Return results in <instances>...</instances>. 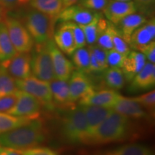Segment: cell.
I'll list each match as a JSON object with an SVG mask.
<instances>
[{"label": "cell", "mask_w": 155, "mask_h": 155, "mask_svg": "<svg viewBox=\"0 0 155 155\" xmlns=\"http://www.w3.org/2000/svg\"><path fill=\"white\" fill-rule=\"evenodd\" d=\"M146 64L144 55L139 51H130L126 56L121 71L124 78L127 81L132 80L133 78L138 73Z\"/></svg>", "instance_id": "d6986e66"}, {"label": "cell", "mask_w": 155, "mask_h": 155, "mask_svg": "<svg viewBox=\"0 0 155 155\" xmlns=\"http://www.w3.org/2000/svg\"><path fill=\"white\" fill-rule=\"evenodd\" d=\"M63 2L64 8L71 7V6L74 5L79 2V0H62Z\"/></svg>", "instance_id": "ee69618b"}, {"label": "cell", "mask_w": 155, "mask_h": 155, "mask_svg": "<svg viewBox=\"0 0 155 155\" xmlns=\"http://www.w3.org/2000/svg\"><path fill=\"white\" fill-rule=\"evenodd\" d=\"M56 19V17L32 8L26 12L21 22L33 39L35 45H42L53 40L54 25Z\"/></svg>", "instance_id": "277c9868"}, {"label": "cell", "mask_w": 155, "mask_h": 155, "mask_svg": "<svg viewBox=\"0 0 155 155\" xmlns=\"http://www.w3.org/2000/svg\"><path fill=\"white\" fill-rule=\"evenodd\" d=\"M61 132L67 143L84 144L88 136V127L86 116L80 105L71 108L63 116Z\"/></svg>", "instance_id": "3957f363"}, {"label": "cell", "mask_w": 155, "mask_h": 155, "mask_svg": "<svg viewBox=\"0 0 155 155\" xmlns=\"http://www.w3.org/2000/svg\"><path fill=\"white\" fill-rule=\"evenodd\" d=\"M121 96L113 89H103L96 91L93 90L79 100L80 105H94L112 108Z\"/></svg>", "instance_id": "5bb4252c"}, {"label": "cell", "mask_w": 155, "mask_h": 155, "mask_svg": "<svg viewBox=\"0 0 155 155\" xmlns=\"http://www.w3.org/2000/svg\"><path fill=\"white\" fill-rule=\"evenodd\" d=\"M72 55V63L75 65L78 71L88 73L90 65V52L88 48L85 47L77 48Z\"/></svg>", "instance_id": "83f0119b"}, {"label": "cell", "mask_w": 155, "mask_h": 155, "mask_svg": "<svg viewBox=\"0 0 155 155\" xmlns=\"http://www.w3.org/2000/svg\"><path fill=\"white\" fill-rule=\"evenodd\" d=\"M53 40L56 46L63 53L71 55L76 49L71 29L66 22H63L59 28L54 32Z\"/></svg>", "instance_id": "ac0fdd59"}, {"label": "cell", "mask_w": 155, "mask_h": 155, "mask_svg": "<svg viewBox=\"0 0 155 155\" xmlns=\"http://www.w3.org/2000/svg\"><path fill=\"white\" fill-rule=\"evenodd\" d=\"M109 0H79V5L96 12L104 10Z\"/></svg>", "instance_id": "8d00e7d4"}, {"label": "cell", "mask_w": 155, "mask_h": 155, "mask_svg": "<svg viewBox=\"0 0 155 155\" xmlns=\"http://www.w3.org/2000/svg\"><path fill=\"white\" fill-rule=\"evenodd\" d=\"M47 139V129L43 122L36 118L28 124L0 134V146L21 150L40 146Z\"/></svg>", "instance_id": "6da1fadb"}, {"label": "cell", "mask_w": 155, "mask_h": 155, "mask_svg": "<svg viewBox=\"0 0 155 155\" xmlns=\"http://www.w3.org/2000/svg\"><path fill=\"white\" fill-rule=\"evenodd\" d=\"M3 22L17 53H30L35 42L22 22L15 17L7 16V15Z\"/></svg>", "instance_id": "5b68a950"}, {"label": "cell", "mask_w": 155, "mask_h": 155, "mask_svg": "<svg viewBox=\"0 0 155 155\" xmlns=\"http://www.w3.org/2000/svg\"><path fill=\"white\" fill-rule=\"evenodd\" d=\"M30 6L31 8L57 19L65 9L62 0H30Z\"/></svg>", "instance_id": "7402d4cb"}, {"label": "cell", "mask_w": 155, "mask_h": 155, "mask_svg": "<svg viewBox=\"0 0 155 155\" xmlns=\"http://www.w3.org/2000/svg\"><path fill=\"white\" fill-rule=\"evenodd\" d=\"M47 48L51 58L55 78L68 81L74 69L73 64L67 59L63 52L56 46L53 40H50L47 42Z\"/></svg>", "instance_id": "9c48e42d"}, {"label": "cell", "mask_w": 155, "mask_h": 155, "mask_svg": "<svg viewBox=\"0 0 155 155\" xmlns=\"http://www.w3.org/2000/svg\"><path fill=\"white\" fill-rule=\"evenodd\" d=\"M154 40V39L151 35L144 24L137 28L131 35L129 45L137 51L141 52L143 48Z\"/></svg>", "instance_id": "484cf974"}, {"label": "cell", "mask_w": 155, "mask_h": 155, "mask_svg": "<svg viewBox=\"0 0 155 155\" xmlns=\"http://www.w3.org/2000/svg\"><path fill=\"white\" fill-rule=\"evenodd\" d=\"M89 51L91 55L95 58L96 61L99 66L100 71H104V70L108 67L106 62V51L105 50L102 49L101 48L98 47V45H92L88 48Z\"/></svg>", "instance_id": "d6a6232c"}, {"label": "cell", "mask_w": 155, "mask_h": 155, "mask_svg": "<svg viewBox=\"0 0 155 155\" xmlns=\"http://www.w3.org/2000/svg\"><path fill=\"white\" fill-rule=\"evenodd\" d=\"M17 98L14 106L7 112L11 115L35 119L40 115L42 104L40 101L28 93L18 90Z\"/></svg>", "instance_id": "ba28073f"}, {"label": "cell", "mask_w": 155, "mask_h": 155, "mask_svg": "<svg viewBox=\"0 0 155 155\" xmlns=\"http://www.w3.org/2000/svg\"><path fill=\"white\" fill-rule=\"evenodd\" d=\"M31 57L32 76L48 83L55 78L47 43L35 45V49Z\"/></svg>", "instance_id": "52a82bcc"}, {"label": "cell", "mask_w": 155, "mask_h": 155, "mask_svg": "<svg viewBox=\"0 0 155 155\" xmlns=\"http://www.w3.org/2000/svg\"><path fill=\"white\" fill-rule=\"evenodd\" d=\"M103 79L106 86L110 89L120 90L124 86L125 78L119 68H107L104 71Z\"/></svg>", "instance_id": "d4e9b609"}, {"label": "cell", "mask_w": 155, "mask_h": 155, "mask_svg": "<svg viewBox=\"0 0 155 155\" xmlns=\"http://www.w3.org/2000/svg\"><path fill=\"white\" fill-rule=\"evenodd\" d=\"M30 0H0V5L7 11L22 7L30 2Z\"/></svg>", "instance_id": "f35d334b"}, {"label": "cell", "mask_w": 155, "mask_h": 155, "mask_svg": "<svg viewBox=\"0 0 155 155\" xmlns=\"http://www.w3.org/2000/svg\"><path fill=\"white\" fill-rule=\"evenodd\" d=\"M30 53H17L15 56L0 63L15 79H24L32 75Z\"/></svg>", "instance_id": "30bf717a"}, {"label": "cell", "mask_w": 155, "mask_h": 155, "mask_svg": "<svg viewBox=\"0 0 155 155\" xmlns=\"http://www.w3.org/2000/svg\"><path fill=\"white\" fill-rule=\"evenodd\" d=\"M99 17V18H100ZM99 18L95 19L91 23L85 25H80L82 28L86 37V43L92 45L96 42L97 38H98V33H99V23L98 19Z\"/></svg>", "instance_id": "1f68e13d"}, {"label": "cell", "mask_w": 155, "mask_h": 155, "mask_svg": "<svg viewBox=\"0 0 155 155\" xmlns=\"http://www.w3.org/2000/svg\"><path fill=\"white\" fill-rule=\"evenodd\" d=\"M136 101L139 103L142 106L147 113L151 116L154 115L155 112V91L154 90L150 91L146 94L133 98Z\"/></svg>", "instance_id": "4dcf8cb0"}, {"label": "cell", "mask_w": 155, "mask_h": 155, "mask_svg": "<svg viewBox=\"0 0 155 155\" xmlns=\"http://www.w3.org/2000/svg\"><path fill=\"white\" fill-rule=\"evenodd\" d=\"M147 21V19L145 15L135 12L127 15L116 25L119 28L117 29L123 36L124 39L129 45L131 35L133 32L141 25L145 24Z\"/></svg>", "instance_id": "ffe728a7"}, {"label": "cell", "mask_w": 155, "mask_h": 155, "mask_svg": "<svg viewBox=\"0 0 155 155\" xmlns=\"http://www.w3.org/2000/svg\"><path fill=\"white\" fill-rule=\"evenodd\" d=\"M15 83L18 90L32 95L40 101L42 106H46L49 109L54 108L55 104L48 82L31 75L24 79H15Z\"/></svg>", "instance_id": "8992f818"}, {"label": "cell", "mask_w": 155, "mask_h": 155, "mask_svg": "<svg viewBox=\"0 0 155 155\" xmlns=\"http://www.w3.org/2000/svg\"><path fill=\"white\" fill-rule=\"evenodd\" d=\"M68 80L70 101L71 104H74L94 90L90 78L86 73L82 71H73Z\"/></svg>", "instance_id": "7c38bea8"}, {"label": "cell", "mask_w": 155, "mask_h": 155, "mask_svg": "<svg viewBox=\"0 0 155 155\" xmlns=\"http://www.w3.org/2000/svg\"><path fill=\"white\" fill-rule=\"evenodd\" d=\"M145 27L147 29V30L149 31L151 35L153 38L154 39L155 38V20L154 18L153 17L149 21H147V22L144 24Z\"/></svg>", "instance_id": "b9f144b4"}, {"label": "cell", "mask_w": 155, "mask_h": 155, "mask_svg": "<svg viewBox=\"0 0 155 155\" xmlns=\"http://www.w3.org/2000/svg\"><path fill=\"white\" fill-rule=\"evenodd\" d=\"M54 104L67 106L72 104L70 101L68 81L55 78L49 82Z\"/></svg>", "instance_id": "44dd1931"}, {"label": "cell", "mask_w": 155, "mask_h": 155, "mask_svg": "<svg viewBox=\"0 0 155 155\" xmlns=\"http://www.w3.org/2000/svg\"><path fill=\"white\" fill-rule=\"evenodd\" d=\"M132 130L130 119L118 112H111L86 139L85 145H102L123 141Z\"/></svg>", "instance_id": "7a4b0ae2"}, {"label": "cell", "mask_w": 155, "mask_h": 155, "mask_svg": "<svg viewBox=\"0 0 155 155\" xmlns=\"http://www.w3.org/2000/svg\"><path fill=\"white\" fill-rule=\"evenodd\" d=\"M109 28L111 35L112 42H113V48L117 50L119 53L124 54L125 55H127L129 53V52L131 51L130 48L129 47V44L126 42V40L124 39L123 36L120 33L117 28L114 26V25L110 22Z\"/></svg>", "instance_id": "f546056e"}, {"label": "cell", "mask_w": 155, "mask_h": 155, "mask_svg": "<svg viewBox=\"0 0 155 155\" xmlns=\"http://www.w3.org/2000/svg\"><path fill=\"white\" fill-rule=\"evenodd\" d=\"M0 155H21L15 150L0 146Z\"/></svg>", "instance_id": "7bdbcfd3"}, {"label": "cell", "mask_w": 155, "mask_h": 155, "mask_svg": "<svg viewBox=\"0 0 155 155\" xmlns=\"http://www.w3.org/2000/svg\"><path fill=\"white\" fill-rule=\"evenodd\" d=\"M18 91L15 79L7 73L6 69L0 64V98L14 94Z\"/></svg>", "instance_id": "f1b7e54d"}, {"label": "cell", "mask_w": 155, "mask_h": 155, "mask_svg": "<svg viewBox=\"0 0 155 155\" xmlns=\"http://www.w3.org/2000/svg\"><path fill=\"white\" fill-rule=\"evenodd\" d=\"M112 109L129 119H147L150 115L133 98H128L121 95L113 106Z\"/></svg>", "instance_id": "2e32d148"}, {"label": "cell", "mask_w": 155, "mask_h": 155, "mask_svg": "<svg viewBox=\"0 0 155 155\" xmlns=\"http://www.w3.org/2000/svg\"><path fill=\"white\" fill-rule=\"evenodd\" d=\"M16 151L21 155H58V152L52 149L39 146Z\"/></svg>", "instance_id": "d590c367"}, {"label": "cell", "mask_w": 155, "mask_h": 155, "mask_svg": "<svg viewBox=\"0 0 155 155\" xmlns=\"http://www.w3.org/2000/svg\"><path fill=\"white\" fill-rule=\"evenodd\" d=\"M155 0H134L136 7H137V10L141 7L142 11H149L152 9V7H154Z\"/></svg>", "instance_id": "60d3db41"}, {"label": "cell", "mask_w": 155, "mask_h": 155, "mask_svg": "<svg viewBox=\"0 0 155 155\" xmlns=\"http://www.w3.org/2000/svg\"><path fill=\"white\" fill-rule=\"evenodd\" d=\"M129 86L131 93L148 91L155 85V65L154 63H146L143 68L133 78Z\"/></svg>", "instance_id": "9a60e30c"}, {"label": "cell", "mask_w": 155, "mask_h": 155, "mask_svg": "<svg viewBox=\"0 0 155 155\" xmlns=\"http://www.w3.org/2000/svg\"><path fill=\"white\" fill-rule=\"evenodd\" d=\"M32 119H34L19 117L7 113L0 112V134L5 133L19 126L28 124Z\"/></svg>", "instance_id": "4316f807"}, {"label": "cell", "mask_w": 155, "mask_h": 155, "mask_svg": "<svg viewBox=\"0 0 155 155\" xmlns=\"http://www.w3.org/2000/svg\"><path fill=\"white\" fill-rule=\"evenodd\" d=\"M102 155H154L148 147L141 144H128L106 151Z\"/></svg>", "instance_id": "603a6c76"}, {"label": "cell", "mask_w": 155, "mask_h": 155, "mask_svg": "<svg viewBox=\"0 0 155 155\" xmlns=\"http://www.w3.org/2000/svg\"><path fill=\"white\" fill-rule=\"evenodd\" d=\"M80 105V104H79ZM82 108L88 127V136L113 111L111 108L94 105H80ZM88 138V137H87ZM86 142V141H85ZM85 144V143H84Z\"/></svg>", "instance_id": "e0dca14e"}, {"label": "cell", "mask_w": 155, "mask_h": 155, "mask_svg": "<svg viewBox=\"0 0 155 155\" xmlns=\"http://www.w3.org/2000/svg\"><path fill=\"white\" fill-rule=\"evenodd\" d=\"M17 92L0 98V112L7 113L14 106L17 98Z\"/></svg>", "instance_id": "74e56055"}, {"label": "cell", "mask_w": 155, "mask_h": 155, "mask_svg": "<svg viewBox=\"0 0 155 155\" xmlns=\"http://www.w3.org/2000/svg\"><path fill=\"white\" fill-rule=\"evenodd\" d=\"M17 53L5 24L3 21H0V63L9 60Z\"/></svg>", "instance_id": "cb8c5ba5"}, {"label": "cell", "mask_w": 155, "mask_h": 155, "mask_svg": "<svg viewBox=\"0 0 155 155\" xmlns=\"http://www.w3.org/2000/svg\"><path fill=\"white\" fill-rule=\"evenodd\" d=\"M141 53H143L145 56V58H147L149 62L154 63H155V42L152 41L150 44H148L146 47L143 48V50L141 51Z\"/></svg>", "instance_id": "ab89813d"}, {"label": "cell", "mask_w": 155, "mask_h": 155, "mask_svg": "<svg viewBox=\"0 0 155 155\" xmlns=\"http://www.w3.org/2000/svg\"><path fill=\"white\" fill-rule=\"evenodd\" d=\"M98 12L87 9L83 6L75 5L66 7L58 15V19L63 22H71L79 25H85L99 18Z\"/></svg>", "instance_id": "8fae6325"}, {"label": "cell", "mask_w": 155, "mask_h": 155, "mask_svg": "<svg viewBox=\"0 0 155 155\" xmlns=\"http://www.w3.org/2000/svg\"><path fill=\"white\" fill-rule=\"evenodd\" d=\"M137 8L134 1L119 2L109 0L103 10L108 22L116 25L127 15L137 12Z\"/></svg>", "instance_id": "4fadbf2b"}, {"label": "cell", "mask_w": 155, "mask_h": 155, "mask_svg": "<svg viewBox=\"0 0 155 155\" xmlns=\"http://www.w3.org/2000/svg\"><path fill=\"white\" fill-rule=\"evenodd\" d=\"M7 9L5 8H4V7L0 5V21H3L4 19H5V17L7 16Z\"/></svg>", "instance_id": "f6af8a7d"}, {"label": "cell", "mask_w": 155, "mask_h": 155, "mask_svg": "<svg viewBox=\"0 0 155 155\" xmlns=\"http://www.w3.org/2000/svg\"><path fill=\"white\" fill-rule=\"evenodd\" d=\"M125 55L122 54L114 48L106 51V62L108 66L121 68L126 58Z\"/></svg>", "instance_id": "836d02e7"}, {"label": "cell", "mask_w": 155, "mask_h": 155, "mask_svg": "<svg viewBox=\"0 0 155 155\" xmlns=\"http://www.w3.org/2000/svg\"><path fill=\"white\" fill-rule=\"evenodd\" d=\"M66 22L68 23V25L70 28L71 29V30H72L76 49L77 48L86 47L87 45L86 37H85L84 32H83L82 28L80 27V25L75 24L74 22Z\"/></svg>", "instance_id": "e575fe53"}, {"label": "cell", "mask_w": 155, "mask_h": 155, "mask_svg": "<svg viewBox=\"0 0 155 155\" xmlns=\"http://www.w3.org/2000/svg\"><path fill=\"white\" fill-rule=\"evenodd\" d=\"M114 1H119V2H129V1H132V0H114Z\"/></svg>", "instance_id": "bcb514c9"}]
</instances>
